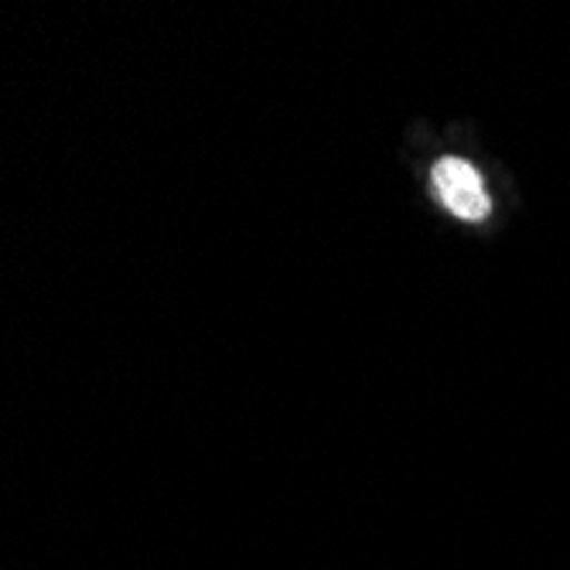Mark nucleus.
I'll use <instances>...</instances> for the list:
<instances>
[{
	"label": "nucleus",
	"instance_id": "nucleus-1",
	"mask_svg": "<svg viewBox=\"0 0 570 570\" xmlns=\"http://www.w3.org/2000/svg\"><path fill=\"white\" fill-rule=\"evenodd\" d=\"M431 185L441 198V205L464 219V223H485L492 213L489 191L482 185V175L475 171V165H469L464 158H441L431 168Z\"/></svg>",
	"mask_w": 570,
	"mask_h": 570
}]
</instances>
